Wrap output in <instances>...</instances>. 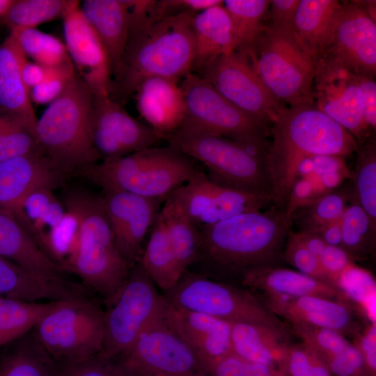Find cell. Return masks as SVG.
<instances>
[{"label":"cell","instance_id":"obj_1","mask_svg":"<svg viewBox=\"0 0 376 376\" xmlns=\"http://www.w3.org/2000/svg\"><path fill=\"white\" fill-rule=\"evenodd\" d=\"M154 1H134L120 68L111 79L109 97L123 105L146 79L178 81L192 72L195 42L191 13L152 19Z\"/></svg>","mask_w":376,"mask_h":376},{"label":"cell","instance_id":"obj_2","mask_svg":"<svg viewBox=\"0 0 376 376\" xmlns=\"http://www.w3.org/2000/svg\"><path fill=\"white\" fill-rule=\"evenodd\" d=\"M266 152L274 204L285 211L301 162L315 155L346 157L357 152L354 136L314 104L286 108L272 124Z\"/></svg>","mask_w":376,"mask_h":376},{"label":"cell","instance_id":"obj_3","mask_svg":"<svg viewBox=\"0 0 376 376\" xmlns=\"http://www.w3.org/2000/svg\"><path fill=\"white\" fill-rule=\"evenodd\" d=\"M291 227L285 211L273 203L261 211L198 228L199 255L203 254L220 274L240 279L247 272L280 266Z\"/></svg>","mask_w":376,"mask_h":376},{"label":"cell","instance_id":"obj_4","mask_svg":"<svg viewBox=\"0 0 376 376\" xmlns=\"http://www.w3.org/2000/svg\"><path fill=\"white\" fill-rule=\"evenodd\" d=\"M65 207L79 221L78 243L69 261L85 287L102 297H113L126 281L130 269L119 253L107 221L102 195L75 189L63 198Z\"/></svg>","mask_w":376,"mask_h":376},{"label":"cell","instance_id":"obj_5","mask_svg":"<svg viewBox=\"0 0 376 376\" xmlns=\"http://www.w3.org/2000/svg\"><path fill=\"white\" fill-rule=\"evenodd\" d=\"M92 102L91 92L76 74L36 122L40 148L68 176L100 159L91 139Z\"/></svg>","mask_w":376,"mask_h":376},{"label":"cell","instance_id":"obj_6","mask_svg":"<svg viewBox=\"0 0 376 376\" xmlns=\"http://www.w3.org/2000/svg\"><path fill=\"white\" fill-rule=\"evenodd\" d=\"M200 170L191 157L170 147H151L92 164L78 175L103 191H121L166 198Z\"/></svg>","mask_w":376,"mask_h":376},{"label":"cell","instance_id":"obj_7","mask_svg":"<svg viewBox=\"0 0 376 376\" xmlns=\"http://www.w3.org/2000/svg\"><path fill=\"white\" fill-rule=\"evenodd\" d=\"M168 146L196 159L207 169V178L221 187L272 196L266 159L228 138L179 127L162 136Z\"/></svg>","mask_w":376,"mask_h":376},{"label":"cell","instance_id":"obj_8","mask_svg":"<svg viewBox=\"0 0 376 376\" xmlns=\"http://www.w3.org/2000/svg\"><path fill=\"white\" fill-rule=\"evenodd\" d=\"M258 75L281 103L313 104L315 61L287 27L265 25L247 53Z\"/></svg>","mask_w":376,"mask_h":376},{"label":"cell","instance_id":"obj_9","mask_svg":"<svg viewBox=\"0 0 376 376\" xmlns=\"http://www.w3.org/2000/svg\"><path fill=\"white\" fill-rule=\"evenodd\" d=\"M58 366L102 353L104 311L86 297L59 301L31 331Z\"/></svg>","mask_w":376,"mask_h":376},{"label":"cell","instance_id":"obj_10","mask_svg":"<svg viewBox=\"0 0 376 376\" xmlns=\"http://www.w3.org/2000/svg\"><path fill=\"white\" fill-rule=\"evenodd\" d=\"M179 85L186 106L185 119L180 127L228 138L266 158V138L271 126L240 111L194 72L184 77Z\"/></svg>","mask_w":376,"mask_h":376},{"label":"cell","instance_id":"obj_11","mask_svg":"<svg viewBox=\"0 0 376 376\" xmlns=\"http://www.w3.org/2000/svg\"><path fill=\"white\" fill-rule=\"evenodd\" d=\"M170 304L230 322H253L283 334L289 327L251 291L205 276L185 272L164 296ZM289 335V334H288Z\"/></svg>","mask_w":376,"mask_h":376},{"label":"cell","instance_id":"obj_12","mask_svg":"<svg viewBox=\"0 0 376 376\" xmlns=\"http://www.w3.org/2000/svg\"><path fill=\"white\" fill-rule=\"evenodd\" d=\"M106 304L101 354L114 359L124 353L140 334L164 313L167 301L138 263Z\"/></svg>","mask_w":376,"mask_h":376},{"label":"cell","instance_id":"obj_13","mask_svg":"<svg viewBox=\"0 0 376 376\" xmlns=\"http://www.w3.org/2000/svg\"><path fill=\"white\" fill-rule=\"evenodd\" d=\"M199 76L240 111L271 127L286 109L263 84L246 52L220 56Z\"/></svg>","mask_w":376,"mask_h":376},{"label":"cell","instance_id":"obj_14","mask_svg":"<svg viewBox=\"0 0 376 376\" xmlns=\"http://www.w3.org/2000/svg\"><path fill=\"white\" fill-rule=\"evenodd\" d=\"M312 93L313 104L351 133L358 144L369 138L355 73L324 54L315 62Z\"/></svg>","mask_w":376,"mask_h":376},{"label":"cell","instance_id":"obj_15","mask_svg":"<svg viewBox=\"0 0 376 376\" xmlns=\"http://www.w3.org/2000/svg\"><path fill=\"white\" fill-rule=\"evenodd\" d=\"M120 356L122 365L131 374L138 369H146L166 376H187L201 363L168 322L164 312Z\"/></svg>","mask_w":376,"mask_h":376},{"label":"cell","instance_id":"obj_16","mask_svg":"<svg viewBox=\"0 0 376 376\" xmlns=\"http://www.w3.org/2000/svg\"><path fill=\"white\" fill-rule=\"evenodd\" d=\"M91 142L100 159L123 157L153 146L159 135L107 95H93Z\"/></svg>","mask_w":376,"mask_h":376},{"label":"cell","instance_id":"obj_17","mask_svg":"<svg viewBox=\"0 0 376 376\" xmlns=\"http://www.w3.org/2000/svg\"><path fill=\"white\" fill-rule=\"evenodd\" d=\"M102 196L116 246L131 269L140 260L144 240L165 199L121 191H103Z\"/></svg>","mask_w":376,"mask_h":376},{"label":"cell","instance_id":"obj_18","mask_svg":"<svg viewBox=\"0 0 376 376\" xmlns=\"http://www.w3.org/2000/svg\"><path fill=\"white\" fill-rule=\"evenodd\" d=\"M325 54L351 72L375 79L376 21L366 13L361 1L341 3L332 40Z\"/></svg>","mask_w":376,"mask_h":376},{"label":"cell","instance_id":"obj_19","mask_svg":"<svg viewBox=\"0 0 376 376\" xmlns=\"http://www.w3.org/2000/svg\"><path fill=\"white\" fill-rule=\"evenodd\" d=\"M65 45L77 75L93 95H107L111 70L107 52L97 35L72 0L63 18Z\"/></svg>","mask_w":376,"mask_h":376},{"label":"cell","instance_id":"obj_20","mask_svg":"<svg viewBox=\"0 0 376 376\" xmlns=\"http://www.w3.org/2000/svg\"><path fill=\"white\" fill-rule=\"evenodd\" d=\"M68 177L42 151L1 161L0 210L13 213L33 190L54 189Z\"/></svg>","mask_w":376,"mask_h":376},{"label":"cell","instance_id":"obj_21","mask_svg":"<svg viewBox=\"0 0 376 376\" xmlns=\"http://www.w3.org/2000/svg\"><path fill=\"white\" fill-rule=\"evenodd\" d=\"M240 281L265 306L304 296H318L345 301L340 292L333 285L297 270L281 266L247 272L241 276Z\"/></svg>","mask_w":376,"mask_h":376},{"label":"cell","instance_id":"obj_22","mask_svg":"<svg viewBox=\"0 0 376 376\" xmlns=\"http://www.w3.org/2000/svg\"><path fill=\"white\" fill-rule=\"evenodd\" d=\"M164 315L201 362L209 366L233 352L232 322L168 302Z\"/></svg>","mask_w":376,"mask_h":376},{"label":"cell","instance_id":"obj_23","mask_svg":"<svg viewBox=\"0 0 376 376\" xmlns=\"http://www.w3.org/2000/svg\"><path fill=\"white\" fill-rule=\"evenodd\" d=\"M266 307L290 324L327 328L354 337L362 330L352 308L345 301L304 296Z\"/></svg>","mask_w":376,"mask_h":376},{"label":"cell","instance_id":"obj_24","mask_svg":"<svg viewBox=\"0 0 376 376\" xmlns=\"http://www.w3.org/2000/svg\"><path fill=\"white\" fill-rule=\"evenodd\" d=\"M137 110L161 137L179 128L186 116L179 81L162 77L146 79L134 94Z\"/></svg>","mask_w":376,"mask_h":376},{"label":"cell","instance_id":"obj_25","mask_svg":"<svg viewBox=\"0 0 376 376\" xmlns=\"http://www.w3.org/2000/svg\"><path fill=\"white\" fill-rule=\"evenodd\" d=\"M134 3V0H85L80 6L107 52L111 79L121 65Z\"/></svg>","mask_w":376,"mask_h":376},{"label":"cell","instance_id":"obj_26","mask_svg":"<svg viewBox=\"0 0 376 376\" xmlns=\"http://www.w3.org/2000/svg\"><path fill=\"white\" fill-rule=\"evenodd\" d=\"M0 296L40 302L84 297L85 292L80 285L68 279L38 275L0 256Z\"/></svg>","mask_w":376,"mask_h":376},{"label":"cell","instance_id":"obj_27","mask_svg":"<svg viewBox=\"0 0 376 376\" xmlns=\"http://www.w3.org/2000/svg\"><path fill=\"white\" fill-rule=\"evenodd\" d=\"M0 256L38 275L67 279L65 269L51 258L11 212L0 210Z\"/></svg>","mask_w":376,"mask_h":376},{"label":"cell","instance_id":"obj_28","mask_svg":"<svg viewBox=\"0 0 376 376\" xmlns=\"http://www.w3.org/2000/svg\"><path fill=\"white\" fill-rule=\"evenodd\" d=\"M340 7L336 0H300L291 30L315 62L331 42Z\"/></svg>","mask_w":376,"mask_h":376},{"label":"cell","instance_id":"obj_29","mask_svg":"<svg viewBox=\"0 0 376 376\" xmlns=\"http://www.w3.org/2000/svg\"><path fill=\"white\" fill-rule=\"evenodd\" d=\"M233 353L283 372L289 335L260 324L232 323Z\"/></svg>","mask_w":376,"mask_h":376},{"label":"cell","instance_id":"obj_30","mask_svg":"<svg viewBox=\"0 0 376 376\" xmlns=\"http://www.w3.org/2000/svg\"><path fill=\"white\" fill-rule=\"evenodd\" d=\"M191 27L195 42L192 72L199 75L207 63L234 51L233 26L221 4L195 14Z\"/></svg>","mask_w":376,"mask_h":376},{"label":"cell","instance_id":"obj_31","mask_svg":"<svg viewBox=\"0 0 376 376\" xmlns=\"http://www.w3.org/2000/svg\"><path fill=\"white\" fill-rule=\"evenodd\" d=\"M26 59V55L10 33L0 45V108L36 125L38 119L29 92L22 78V65Z\"/></svg>","mask_w":376,"mask_h":376},{"label":"cell","instance_id":"obj_32","mask_svg":"<svg viewBox=\"0 0 376 376\" xmlns=\"http://www.w3.org/2000/svg\"><path fill=\"white\" fill-rule=\"evenodd\" d=\"M155 285L168 292L179 282L180 272L160 211L139 261Z\"/></svg>","mask_w":376,"mask_h":376},{"label":"cell","instance_id":"obj_33","mask_svg":"<svg viewBox=\"0 0 376 376\" xmlns=\"http://www.w3.org/2000/svg\"><path fill=\"white\" fill-rule=\"evenodd\" d=\"M53 190L46 187L33 190L12 213L40 247L47 235L59 224L67 212Z\"/></svg>","mask_w":376,"mask_h":376},{"label":"cell","instance_id":"obj_34","mask_svg":"<svg viewBox=\"0 0 376 376\" xmlns=\"http://www.w3.org/2000/svg\"><path fill=\"white\" fill-rule=\"evenodd\" d=\"M0 376H59V367L30 331L0 360Z\"/></svg>","mask_w":376,"mask_h":376},{"label":"cell","instance_id":"obj_35","mask_svg":"<svg viewBox=\"0 0 376 376\" xmlns=\"http://www.w3.org/2000/svg\"><path fill=\"white\" fill-rule=\"evenodd\" d=\"M58 301L31 302L0 296V347L30 332Z\"/></svg>","mask_w":376,"mask_h":376},{"label":"cell","instance_id":"obj_36","mask_svg":"<svg viewBox=\"0 0 376 376\" xmlns=\"http://www.w3.org/2000/svg\"><path fill=\"white\" fill-rule=\"evenodd\" d=\"M223 6L232 23L233 50L250 52L265 26L263 19L269 1L226 0Z\"/></svg>","mask_w":376,"mask_h":376},{"label":"cell","instance_id":"obj_37","mask_svg":"<svg viewBox=\"0 0 376 376\" xmlns=\"http://www.w3.org/2000/svg\"><path fill=\"white\" fill-rule=\"evenodd\" d=\"M160 213L165 221L178 267L184 274L199 256L202 243L201 232L183 214L166 201Z\"/></svg>","mask_w":376,"mask_h":376},{"label":"cell","instance_id":"obj_38","mask_svg":"<svg viewBox=\"0 0 376 376\" xmlns=\"http://www.w3.org/2000/svg\"><path fill=\"white\" fill-rule=\"evenodd\" d=\"M340 219L342 244L354 260L373 253L375 247L376 227L353 196Z\"/></svg>","mask_w":376,"mask_h":376},{"label":"cell","instance_id":"obj_39","mask_svg":"<svg viewBox=\"0 0 376 376\" xmlns=\"http://www.w3.org/2000/svg\"><path fill=\"white\" fill-rule=\"evenodd\" d=\"M10 33L26 56L44 67H58L71 61L65 44L52 35L36 28H13Z\"/></svg>","mask_w":376,"mask_h":376},{"label":"cell","instance_id":"obj_40","mask_svg":"<svg viewBox=\"0 0 376 376\" xmlns=\"http://www.w3.org/2000/svg\"><path fill=\"white\" fill-rule=\"evenodd\" d=\"M40 151L36 125L0 108V162Z\"/></svg>","mask_w":376,"mask_h":376},{"label":"cell","instance_id":"obj_41","mask_svg":"<svg viewBox=\"0 0 376 376\" xmlns=\"http://www.w3.org/2000/svg\"><path fill=\"white\" fill-rule=\"evenodd\" d=\"M354 196L376 227V143L371 136L359 144Z\"/></svg>","mask_w":376,"mask_h":376},{"label":"cell","instance_id":"obj_42","mask_svg":"<svg viewBox=\"0 0 376 376\" xmlns=\"http://www.w3.org/2000/svg\"><path fill=\"white\" fill-rule=\"evenodd\" d=\"M214 183L201 171L172 191L164 201L178 210L196 226L210 210Z\"/></svg>","mask_w":376,"mask_h":376},{"label":"cell","instance_id":"obj_43","mask_svg":"<svg viewBox=\"0 0 376 376\" xmlns=\"http://www.w3.org/2000/svg\"><path fill=\"white\" fill-rule=\"evenodd\" d=\"M348 198L346 193H326L295 210L290 217L291 224L296 223L298 231L314 232L324 225L340 220Z\"/></svg>","mask_w":376,"mask_h":376},{"label":"cell","instance_id":"obj_44","mask_svg":"<svg viewBox=\"0 0 376 376\" xmlns=\"http://www.w3.org/2000/svg\"><path fill=\"white\" fill-rule=\"evenodd\" d=\"M72 0H14L3 22L13 28H36L63 18Z\"/></svg>","mask_w":376,"mask_h":376},{"label":"cell","instance_id":"obj_45","mask_svg":"<svg viewBox=\"0 0 376 376\" xmlns=\"http://www.w3.org/2000/svg\"><path fill=\"white\" fill-rule=\"evenodd\" d=\"M334 286L345 300L349 299L360 304L361 308L366 311L369 316H373L375 283L368 271L353 264L338 277Z\"/></svg>","mask_w":376,"mask_h":376},{"label":"cell","instance_id":"obj_46","mask_svg":"<svg viewBox=\"0 0 376 376\" xmlns=\"http://www.w3.org/2000/svg\"><path fill=\"white\" fill-rule=\"evenodd\" d=\"M301 343L314 351L322 360L335 354L350 343L343 334L331 329L305 324H290Z\"/></svg>","mask_w":376,"mask_h":376},{"label":"cell","instance_id":"obj_47","mask_svg":"<svg viewBox=\"0 0 376 376\" xmlns=\"http://www.w3.org/2000/svg\"><path fill=\"white\" fill-rule=\"evenodd\" d=\"M283 372L285 376H331L324 361L303 343H289Z\"/></svg>","mask_w":376,"mask_h":376},{"label":"cell","instance_id":"obj_48","mask_svg":"<svg viewBox=\"0 0 376 376\" xmlns=\"http://www.w3.org/2000/svg\"><path fill=\"white\" fill-rule=\"evenodd\" d=\"M77 74L71 61L55 68H47L45 79L29 92L31 100L36 104H49L65 90Z\"/></svg>","mask_w":376,"mask_h":376},{"label":"cell","instance_id":"obj_49","mask_svg":"<svg viewBox=\"0 0 376 376\" xmlns=\"http://www.w3.org/2000/svg\"><path fill=\"white\" fill-rule=\"evenodd\" d=\"M283 260L296 268L297 271L329 283L319 258L304 246L297 237L295 232L292 230L288 235L284 246Z\"/></svg>","mask_w":376,"mask_h":376},{"label":"cell","instance_id":"obj_50","mask_svg":"<svg viewBox=\"0 0 376 376\" xmlns=\"http://www.w3.org/2000/svg\"><path fill=\"white\" fill-rule=\"evenodd\" d=\"M214 376H285L276 369L231 353L211 363Z\"/></svg>","mask_w":376,"mask_h":376},{"label":"cell","instance_id":"obj_51","mask_svg":"<svg viewBox=\"0 0 376 376\" xmlns=\"http://www.w3.org/2000/svg\"><path fill=\"white\" fill-rule=\"evenodd\" d=\"M113 358L102 354L82 362L59 367V376H134L122 363L117 365Z\"/></svg>","mask_w":376,"mask_h":376},{"label":"cell","instance_id":"obj_52","mask_svg":"<svg viewBox=\"0 0 376 376\" xmlns=\"http://www.w3.org/2000/svg\"><path fill=\"white\" fill-rule=\"evenodd\" d=\"M323 361L334 376H370L361 353L353 343Z\"/></svg>","mask_w":376,"mask_h":376},{"label":"cell","instance_id":"obj_53","mask_svg":"<svg viewBox=\"0 0 376 376\" xmlns=\"http://www.w3.org/2000/svg\"><path fill=\"white\" fill-rule=\"evenodd\" d=\"M221 0H160L155 1L151 15L154 19L185 12L197 14L210 7L221 5Z\"/></svg>","mask_w":376,"mask_h":376},{"label":"cell","instance_id":"obj_54","mask_svg":"<svg viewBox=\"0 0 376 376\" xmlns=\"http://www.w3.org/2000/svg\"><path fill=\"white\" fill-rule=\"evenodd\" d=\"M319 260L329 283L333 286L338 277L354 264V260L342 247L330 245H326Z\"/></svg>","mask_w":376,"mask_h":376},{"label":"cell","instance_id":"obj_55","mask_svg":"<svg viewBox=\"0 0 376 376\" xmlns=\"http://www.w3.org/2000/svg\"><path fill=\"white\" fill-rule=\"evenodd\" d=\"M356 75L363 104V120L369 137L374 136L376 128V83L375 79L361 75Z\"/></svg>","mask_w":376,"mask_h":376},{"label":"cell","instance_id":"obj_56","mask_svg":"<svg viewBox=\"0 0 376 376\" xmlns=\"http://www.w3.org/2000/svg\"><path fill=\"white\" fill-rule=\"evenodd\" d=\"M375 331V324L368 325L354 337L353 343L361 353L370 376L376 373Z\"/></svg>","mask_w":376,"mask_h":376},{"label":"cell","instance_id":"obj_57","mask_svg":"<svg viewBox=\"0 0 376 376\" xmlns=\"http://www.w3.org/2000/svg\"><path fill=\"white\" fill-rule=\"evenodd\" d=\"M300 0L269 1V24L292 29Z\"/></svg>","mask_w":376,"mask_h":376},{"label":"cell","instance_id":"obj_58","mask_svg":"<svg viewBox=\"0 0 376 376\" xmlns=\"http://www.w3.org/2000/svg\"><path fill=\"white\" fill-rule=\"evenodd\" d=\"M47 68L26 59L22 65V78L29 92L45 78Z\"/></svg>","mask_w":376,"mask_h":376},{"label":"cell","instance_id":"obj_59","mask_svg":"<svg viewBox=\"0 0 376 376\" xmlns=\"http://www.w3.org/2000/svg\"><path fill=\"white\" fill-rule=\"evenodd\" d=\"M320 236L327 245L340 246L342 244L340 219L328 224L318 228L314 232Z\"/></svg>","mask_w":376,"mask_h":376},{"label":"cell","instance_id":"obj_60","mask_svg":"<svg viewBox=\"0 0 376 376\" xmlns=\"http://www.w3.org/2000/svg\"><path fill=\"white\" fill-rule=\"evenodd\" d=\"M295 234L304 246L313 255L320 257L324 247L325 242L315 233L306 231H297Z\"/></svg>","mask_w":376,"mask_h":376},{"label":"cell","instance_id":"obj_61","mask_svg":"<svg viewBox=\"0 0 376 376\" xmlns=\"http://www.w3.org/2000/svg\"><path fill=\"white\" fill-rule=\"evenodd\" d=\"M363 6L366 10L368 15L375 21H376V1H361Z\"/></svg>","mask_w":376,"mask_h":376},{"label":"cell","instance_id":"obj_62","mask_svg":"<svg viewBox=\"0 0 376 376\" xmlns=\"http://www.w3.org/2000/svg\"><path fill=\"white\" fill-rule=\"evenodd\" d=\"M14 0H0V18H3L13 3Z\"/></svg>","mask_w":376,"mask_h":376}]
</instances>
